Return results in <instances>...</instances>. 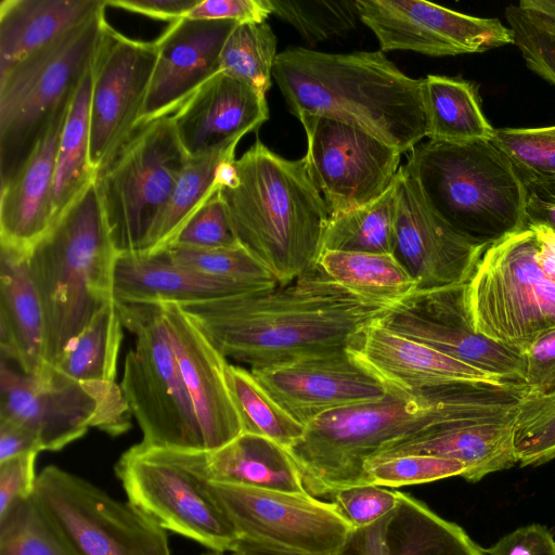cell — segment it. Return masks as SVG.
Masks as SVG:
<instances>
[{
	"instance_id": "7dc6e473",
	"label": "cell",
	"mask_w": 555,
	"mask_h": 555,
	"mask_svg": "<svg viewBox=\"0 0 555 555\" xmlns=\"http://www.w3.org/2000/svg\"><path fill=\"white\" fill-rule=\"evenodd\" d=\"M168 246L197 249L236 248L242 246L234 233L218 191L194 211Z\"/></svg>"
},
{
	"instance_id": "ee69618b",
	"label": "cell",
	"mask_w": 555,
	"mask_h": 555,
	"mask_svg": "<svg viewBox=\"0 0 555 555\" xmlns=\"http://www.w3.org/2000/svg\"><path fill=\"white\" fill-rule=\"evenodd\" d=\"M366 483L399 488L462 477L465 466L459 461L427 454L375 457L364 466Z\"/></svg>"
},
{
	"instance_id": "7bdbcfd3",
	"label": "cell",
	"mask_w": 555,
	"mask_h": 555,
	"mask_svg": "<svg viewBox=\"0 0 555 555\" xmlns=\"http://www.w3.org/2000/svg\"><path fill=\"white\" fill-rule=\"evenodd\" d=\"M514 451L520 466H539L555 459V391L520 400Z\"/></svg>"
},
{
	"instance_id": "f907efd6",
	"label": "cell",
	"mask_w": 555,
	"mask_h": 555,
	"mask_svg": "<svg viewBox=\"0 0 555 555\" xmlns=\"http://www.w3.org/2000/svg\"><path fill=\"white\" fill-rule=\"evenodd\" d=\"M38 453H25L0 463V515L16 501L35 493Z\"/></svg>"
},
{
	"instance_id": "94428289",
	"label": "cell",
	"mask_w": 555,
	"mask_h": 555,
	"mask_svg": "<svg viewBox=\"0 0 555 555\" xmlns=\"http://www.w3.org/2000/svg\"><path fill=\"white\" fill-rule=\"evenodd\" d=\"M232 555H261V554L249 548V547L240 545L236 551L232 552Z\"/></svg>"
},
{
	"instance_id": "f1b7e54d",
	"label": "cell",
	"mask_w": 555,
	"mask_h": 555,
	"mask_svg": "<svg viewBox=\"0 0 555 555\" xmlns=\"http://www.w3.org/2000/svg\"><path fill=\"white\" fill-rule=\"evenodd\" d=\"M255 291L260 289L189 269L177 262L166 248L118 255L114 267V300L121 304L185 305Z\"/></svg>"
},
{
	"instance_id": "d6986e66",
	"label": "cell",
	"mask_w": 555,
	"mask_h": 555,
	"mask_svg": "<svg viewBox=\"0 0 555 555\" xmlns=\"http://www.w3.org/2000/svg\"><path fill=\"white\" fill-rule=\"evenodd\" d=\"M357 7L360 21L384 52L447 56L514 44L513 30L498 18L472 16L423 0H357Z\"/></svg>"
},
{
	"instance_id": "484cf974",
	"label": "cell",
	"mask_w": 555,
	"mask_h": 555,
	"mask_svg": "<svg viewBox=\"0 0 555 555\" xmlns=\"http://www.w3.org/2000/svg\"><path fill=\"white\" fill-rule=\"evenodd\" d=\"M70 102L54 115L18 171L0 186L1 245L29 251L55 223V165Z\"/></svg>"
},
{
	"instance_id": "2e32d148",
	"label": "cell",
	"mask_w": 555,
	"mask_h": 555,
	"mask_svg": "<svg viewBox=\"0 0 555 555\" xmlns=\"http://www.w3.org/2000/svg\"><path fill=\"white\" fill-rule=\"evenodd\" d=\"M307 138L304 157L330 217L384 195L400 169L399 151L348 124L315 115L297 117Z\"/></svg>"
},
{
	"instance_id": "44dd1931",
	"label": "cell",
	"mask_w": 555,
	"mask_h": 555,
	"mask_svg": "<svg viewBox=\"0 0 555 555\" xmlns=\"http://www.w3.org/2000/svg\"><path fill=\"white\" fill-rule=\"evenodd\" d=\"M295 420L307 426L330 411L384 399L387 387L347 349L250 370Z\"/></svg>"
},
{
	"instance_id": "52a82bcc",
	"label": "cell",
	"mask_w": 555,
	"mask_h": 555,
	"mask_svg": "<svg viewBox=\"0 0 555 555\" xmlns=\"http://www.w3.org/2000/svg\"><path fill=\"white\" fill-rule=\"evenodd\" d=\"M105 9L0 74V184L23 166L91 66Z\"/></svg>"
},
{
	"instance_id": "f35d334b",
	"label": "cell",
	"mask_w": 555,
	"mask_h": 555,
	"mask_svg": "<svg viewBox=\"0 0 555 555\" xmlns=\"http://www.w3.org/2000/svg\"><path fill=\"white\" fill-rule=\"evenodd\" d=\"M0 555H78L36 494L0 515Z\"/></svg>"
},
{
	"instance_id": "f5cc1de1",
	"label": "cell",
	"mask_w": 555,
	"mask_h": 555,
	"mask_svg": "<svg viewBox=\"0 0 555 555\" xmlns=\"http://www.w3.org/2000/svg\"><path fill=\"white\" fill-rule=\"evenodd\" d=\"M486 555H555V538L552 530L540 524H531L505 534L493 545L485 548Z\"/></svg>"
},
{
	"instance_id": "836d02e7",
	"label": "cell",
	"mask_w": 555,
	"mask_h": 555,
	"mask_svg": "<svg viewBox=\"0 0 555 555\" xmlns=\"http://www.w3.org/2000/svg\"><path fill=\"white\" fill-rule=\"evenodd\" d=\"M91 90L90 66L75 91L60 139L53 183L55 221L94 181L89 157Z\"/></svg>"
},
{
	"instance_id": "8fae6325",
	"label": "cell",
	"mask_w": 555,
	"mask_h": 555,
	"mask_svg": "<svg viewBox=\"0 0 555 555\" xmlns=\"http://www.w3.org/2000/svg\"><path fill=\"white\" fill-rule=\"evenodd\" d=\"M131 416L116 382L76 380L50 364L29 375L1 358L0 418L30 430L42 451H59L90 428L119 436Z\"/></svg>"
},
{
	"instance_id": "4316f807",
	"label": "cell",
	"mask_w": 555,
	"mask_h": 555,
	"mask_svg": "<svg viewBox=\"0 0 555 555\" xmlns=\"http://www.w3.org/2000/svg\"><path fill=\"white\" fill-rule=\"evenodd\" d=\"M347 350L385 385L409 391L454 382L499 380L481 370L391 332L377 321L359 331Z\"/></svg>"
},
{
	"instance_id": "277c9868",
	"label": "cell",
	"mask_w": 555,
	"mask_h": 555,
	"mask_svg": "<svg viewBox=\"0 0 555 555\" xmlns=\"http://www.w3.org/2000/svg\"><path fill=\"white\" fill-rule=\"evenodd\" d=\"M117 256L93 181L27 256L44 315L48 364L114 300Z\"/></svg>"
},
{
	"instance_id": "ba28073f",
	"label": "cell",
	"mask_w": 555,
	"mask_h": 555,
	"mask_svg": "<svg viewBox=\"0 0 555 555\" xmlns=\"http://www.w3.org/2000/svg\"><path fill=\"white\" fill-rule=\"evenodd\" d=\"M115 304L122 326L134 337L125 357L120 388L141 428L140 443L150 449L204 451L162 304Z\"/></svg>"
},
{
	"instance_id": "ab89813d",
	"label": "cell",
	"mask_w": 555,
	"mask_h": 555,
	"mask_svg": "<svg viewBox=\"0 0 555 555\" xmlns=\"http://www.w3.org/2000/svg\"><path fill=\"white\" fill-rule=\"evenodd\" d=\"M276 56V37L269 24H237L222 48L220 72L266 95Z\"/></svg>"
},
{
	"instance_id": "83f0119b",
	"label": "cell",
	"mask_w": 555,
	"mask_h": 555,
	"mask_svg": "<svg viewBox=\"0 0 555 555\" xmlns=\"http://www.w3.org/2000/svg\"><path fill=\"white\" fill-rule=\"evenodd\" d=\"M150 450L205 481L308 493L299 467L288 450L256 434L242 433L229 443L211 451Z\"/></svg>"
},
{
	"instance_id": "6da1fadb",
	"label": "cell",
	"mask_w": 555,
	"mask_h": 555,
	"mask_svg": "<svg viewBox=\"0 0 555 555\" xmlns=\"http://www.w3.org/2000/svg\"><path fill=\"white\" fill-rule=\"evenodd\" d=\"M179 306L225 358L250 370L347 349L390 307L348 291L319 264L287 284Z\"/></svg>"
},
{
	"instance_id": "ffe728a7",
	"label": "cell",
	"mask_w": 555,
	"mask_h": 555,
	"mask_svg": "<svg viewBox=\"0 0 555 555\" xmlns=\"http://www.w3.org/2000/svg\"><path fill=\"white\" fill-rule=\"evenodd\" d=\"M393 190V255L415 279V292L467 283L486 247L473 243L443 220L403 166Z\"/></svg>"
},
{
	"instance_id": "680465c9",
	"label": "cell",
	"mask_w": 555,
	"mask_h": 555,
	"mask_svg": "<svg viewBox=\"0 0 555 555\" xmlns=\"http://www.w3.org/2000/svg\"><path fill=\"white\" fill-rule=\"evenodd\" d=\"M529 194L555 204V179L522 180Z\"/></svg>"
},
{
	"instance_id": "b9f144b4",
	"label": "cell",
	"mask_w": 555,
	"mask_h": 555,
	"mask_svg": "<svg viewBox=\"0 0 555 555\" xmlns=\"http://www.w3.org/2000/svg\"><path fill=\"white\" fill-rule=\"evenodd\" d=\"M166 249L177 262L215 279L257 289L280 284L272 272L243 246L219 249L167 246Z\"/></svg>"
},
{
	"instance_id": "f6af8a7d",
	"label": "cell",
	"mask_w": 555,
	"mask_h": 555,
	"mask_svg": "<svg viewBox=\"0 0 555 555\" xmlns=\"http://www.w3.org/2000/svg\"><path fill=\"white\" fill-rule=\"evenodd\" d=\"M493 141L508 155L521 180L555 179V126L495 129Z\"/></svg>"
},
{
	"instance_id": "816d5d0a",
	"label": "cell",
	"mask_w": 555,
	"mask_h": 555,
	"mask_svg": "<svg viewBox=\"0 0 555 555\" xmlns=\"http://www.w3.org/2000/svg\"><path fill=\"white\" fill-rule=\"evenodd\" d=\"M269 0H201L186 15L194 20H228L238 24L264 23Z\"/></svg>"
},
{
	"instance_id": "681fc988",
	"label": "cell",
	"mask_w": 555,
	"mask_h": 555,
	"mask_svg": "<svg viewBox=\"0 0 555 555\" xmlns=\"http://www.w3.org/2000/svg\"><path fill=\"white\" fill-rule=\"evenodd\" d=\"M529 396L555 391V326L539 334L524 350Z\"/></svg>"
},
{
	"instance_id": "4fadbf2b",
	"label": "cell",
	"mask_w": 555,
	"mask_h": 555,
	"mask_svg": "<svg viewBox=\"0 0 555 555\" xmlns=\"http://www.w3.org/2000/svg\"><path fill=\"white\" fill-rule=\"evenodd\" d=\"M240 545L280 555H337L354 527L331 501L207 481Z\"/></svg>"
},
{
	"instance_id": "9f6ffc18",
	"label": "cell",
	"mask_w": 555,
	"mask_h": 555,
	"mask_svg": "<svg viewBox=\"0 0 555 555\" xmlns=\"http://www.w3.org/2000/svg\"><path fill=\"white\" fill-rule=\"evenodd\" d=\"M537 237V262L544 275L555 282V231L544 224H530Z\"/></svg>"
},
{
	"instance_id": "5b68a950",
	"label": "cell",
	"mask_w": 555,
	"mask_h": 555,
	"mask_svg": "<svg viewBox=\"0 0 555 555\" xmlns=\"http://www.w3.org/2000/svg\"><path fill=\"white\" fill-rule=\"evenodd\" d=\"M403 168L431 208L479 246L527 228V188L493 140L420 142Z\"/></svg>"
},
{
	"instance_id": "ac0fdd59",
	"label": "cell",
	"mask_w": 555,
	"mask_h": 555,
	"mask_svg": "<svg viewBox=\"0 0 555 555\" xmlns=\"http://www.w3.org/2000/svg\"><path fill=\"white\" fill-rule=\"evenodd\" d=\"M156 59L155 42L129 38L104 22L91 63L89 157L94 171L140 125Z\"/></svg>"
},
{
	"instance_id": "e575fe53",
	"label": "cell",
	"mask_w": 555,
	"mask_h": 555,
	"mask_svg": "<svg viewBox=\"0 0 555 555\" xmlns=\"http://www.w3.org/2000/svg\"><path fill=\"white\" fill-rule=\"evenodd\" d=\"M236 145L189 156L142 253L167 247L194 211L218 191L219 171L225 162L235 159Z\"/></svg>"
},
{
	"instance_id": "6f0895ef",
	"label": "cell",
	"mask_w": 555,
	"mask_h": 555,
	"mask_svg": "<svg viewBox=\"0 0 555 555\" xmlns=\"http://www.w3.org/2000/svg\"><path fill=\"white\" fill-rule=\"evenodd\" d=\"M527 227L544 224L555 231V204L542 201L528 193Z\"/></svg>"
},
{
	"instance_id": "91938a15",
	"label": "cell",
	"mask_w": 555,
	"mask_h": 555,
	"mask_svg": "<svg viewBox=\"0 0 555 555\" xmlns=\"http://www.w3.org/2000/svg\"><path fill=\"white\" fill-rule=\"evenodd\" d=\"M517 4L526 11L555 23V0H521Z\"/></svg>"
},
{
	"instance_id": "7402d4cb",
	"label": "cell",
	"mask_w": 555,
	"mask_h": 555,
	"mask_svg": "<svg viewBox=\"0 0 555 555\" xmlns=\"http://www.w3.org/2000/svg\"><path fill=\"white\" fill-rule=\"evenodd\" d=\"M237 24L184 17L168 26L154 41L157 59L140 124L169 116L220 72L222 48Z\"/></svg>"
},
{
	"instance_id": "3957f363",
	"label": "cell",
	"mask_w": 555,
	"mask_h": 555,
	"mask_svg": "<svg viewBox=\"0 0 555 555\" xmlns=\"http://www.w3.org/2000/svg\"><path fill=\"white\" fill-rule=\"evenodd\" d=\"M217 183L240 244L280 284L318 264L330 215L304 158L286 159L257 140L222 165Z\"/></svg>"
},
{
	"instance_id": "7c38bea8",
	"label": "cell",
	"mask_w": 555,
	"mask_h": 555,
	"mask_svg": "<svg viewBox=\"0 0 555 555\" xmlns=\"http://www.w3.org/2000/svg\"><path fill=\"white\" fill-rule=\"evenodd\" d=\"M526 393L522 384L466 382L439 420L390 443L373 459L427 454L455 460L464 464L462 478L469 482L512 468L517 463L515 422Z\"/></svg>"
},
{
	"instance_id": "c3c4849f",
	"label": "cell",
	"mask_w": 555,
	"mask_h": 555,
	"mask_svg": "<svg viewBox=\"0 0 555 555\" xmlns=\"http://www.w3.org/2000/svg\"><path fill=\"white\" fill-rule=\"evenodd\" d=\"M400 492L371 483L357 485L334 491L326 501L333 502L354 528H361L393 509Z\"/></svg>"
},
{
	"instance_id": "9a60e30c",
	"label": "cell",
	"mask_w": 555,
	"mask_h": 555,
	"mask_svg": "<svg viewBox=\"0 0 555 555\" xmlns=\"http://www.w3.org/2000/svg\"><path fill=\"white\" fill-rule=\"evenodd\" d=\"M128 501L166 531L214 552H234L240 539L211 495L207 481L137 443L115 465Z\"/></svg>"
},
{
	"instance_id": "9c48e42d",
	"label": "cell",
	"mask_w": 555,
	"mask_h": 555,
	"mask_svg": "<svg viewBox=\"0 0 555 555\" xmlns=\"http://www.w3.org/2000/svg\"><path fill=\"white\" fill-rule=\"evenodd\" d=\"M188 158L169 115L140 124L95 171L118 255L144 250Z\"/></svg>"
},
{
	"instance_id": "1f68e13d",
	"label": "cell",
	"mask_w": 555,
	"mask_h": 555,
	"mask_svg": "<svg viewBox=\"0 0 555 555\" xmlns=\"http://www.w3.org/2000/svg\"><path fill=\"white\" fill-rule=\"evenodd\" d=\"M427 138L449 143L493 140L495 129L486 118L477 86L460 77L423 78Z\"/></svg>"
},
{
	"instance_id": "d6a6232c",
	"label": "cell",
	"mask_w": 555,
	"mask_h": 555,
	"mask_svg": "<svg viewBox=\"0 0 555 555\" xmlns=\"http://www.w3.org/2000/svg\"><path fill=\"white\" fill-rule=\"evenodd\" d=\"M318 264L348 291L389 306L417 287L415 279L393 254L324 250Z\"/></svg>"
},
{
	"instance_id": "d4e9b609",
	"label": "cell",
	"mask_w": 555,
	"mask_h": 555,
	"mask_svg": "<svg viewBox=\"0 0 555 555\" xmlns=\"http://www.w3.org/2000/svg\"><path fill=\"white\" fill-rule=\"evenodd\" d=\"M254 551L261 555H280ZM337 555H486V553L485 548L476 543L461 526L442 518L422 501L400 492L396 507L375 522L354 528Z\"/></svg>"
},
{
	"instance_id": "4dcf8cb0",
	"label": "cell",
	"mask_w": 555,
	"mask_h": 555,
	"mask_svg": "<svg viewBox=\"0 0 555 555\" xmlns=\"http://www.w3.org/2000/svg\"><path fill=\"white\" fill-rule=\"evenodd\" d=\"M105 8V0H2L0 74Z\"/></svg>"
},
{
	"instance_id": "603a6c76",
	"label": "cell",
	"mask_w": 555,
	"mask_h": 555,
	"mask_svg": "<svg viewBox=\"0 0 555 555\" xmlns=\"http://www.w3.org/2000/svg\"><path fill=\"white\" fill-rule=\"evenodd\" d=\"M183 382L201 426L204 451L223 447L243 429L228 387L227 358L178 304H162Z\"/></svg>"
},
{
	"instance_id": "60d3db41",
	"label": "cell",
	"mask_w": 555,
	"mask_h": 555,
	"mask_svg": "<svg viewBox=\"0 0 555 555\" xmlns=\"http://www.w3.org/2000/svg\"><path fill=\"white\" fill-rule=\"evenodd\" d=\"M271 14L289 23L310 44L340 37L360 21L357 0H269Z\"/></svg>"
},
{
	"instance_id": "74e56055",
	"label": "cell",
	"mask_w": 555,
	"mask_h": 555,
	"mask_svg": "<svg viewBox=\"0 0 555 555\" xmlns=\"http://www.w3.org/2000/svg\"><path fill=\"white\" fill-rule=\"evenodd\" d=\"M229 390L243 423V433L266 437L289 450L306 426L288 414L258 383L250 370L228 363Z\"/></svg>"
},
{
	"instance_id": "11a10c76",
	"label": "cell",
	"mask_w": 555,
	"mask_h": 555,
	"mask_svg": "<svg viewBox=\"0 0 555 555\" xmlns=\"http://www.w3.org/2000/svg\"><path fill=\"white\" fill-rule=\"evenodd\" d=\"M37 437L24 426L0 418V463L12 457L41 452Z\"/></svg>"
},
{
	"instance_id": "6125c7cd",
	"label": "cell",
	"mask_w": 555,
	"mask_h": 555,
	"mask_svg": "<svg viewBox=\"0 0 555 555\" xmlns=\"http://www.w3.org/2000/svg\"><path fill=\"white\" fill-rule=\"evenodd\" d=\"M204 555H223V553L211 551L210 553H206Z\"/></svg>"
},
{
	"instance_id": "30bf717a",
	"label": "cell",
	"mask_w": 555,
	"mask_h": 555,
	"mask_svg": "<svg viewBox=\"0 0 555 555\" xmlns=\"http://www.w3.org/2000/svg\"><path fill=\"white\" fill-rule=\"evenodd\" d=\"M537 250L530 228L512 233L486 248L466 283L475 330L521 352L555 326V282L539 267Z\"/></svg>"
},
{
	"instance_id": "f546056e",
	"label": "cell",
	"mask_w": 555,
	"mask_h": 555,
	"mask_svg": "<svg viewBox=\"0 0 555 555\" xmlns=\"http://www.w3.org/2000/svg\"><path fill=\"white\" fill-rule=\"evenodd\" d=\"M28 251L0 244L1 358L29 375L46 366V324Z\"/></svg>"
},
{
	"instance_id": "8d00e7d4",
	"label": "cell",
	"mask_w": 555,
	"mask_h": 555,
	"mask_svg": "<svg viewBox=\"0 0 555 555\" xmlns=\"http://www.w3.org/2000/svg\"><path fill=\"white\" fill-rule=\"evenodd\" d=\"M395 210L392 185L374 202L330 217L323 251L395 254Z\"/></svg>"
},
{
	"instance_id": "e0dca14e",
	"label": "cell",
	"mask_w": 555,
	"mask_h": 555,
	"mask_svg": "<svg viewBox=\"0 0 555 555\" xmlns=\"http://www.w3.org/2000/svg\"><path fill=\"white\" fill-rule=\"evenodd\" d=\"M377 323L501 382L525 385L524 353L475 330L467 305L466 283L414 292L388 307Z\"/></svg>"
},
{
	"instance_id": "8992f818",
	"label": "cell",
	"mask_w": 555,
	"mask_h": 555,
	"mask_svg": "<svg viewBox=\"0 0 555 555\" xmlns=\"http://www.w3.org/2000/svg\"><path fill=\"white\" fill-rule=\"evenodd\" d=\"M463 383L415 391L385 385L387 395L379 401L336 409L313 420L288 450L308 493L325 500L338 489L366 485V462L439 420Z\"/></svg>"
},
{
	"instance_id": "cb8c5ba5",
	"label": "cell",
	"mask_w": 555,
	"mask_h": 555,
	"mask_svg": "<svg viewBox=\"0 0 555 555\" xmlns=\"http://www.w3.org/2000/svg\"><path fill=\"white\" fill-rule=\"evenodd\" d=\"M268 118L266 95L223 72L203 83L171 115L189 156L238 143Z\"/></svg>"
},
{
	"instance_id": "bcb514c9",
	"label": "cell",
	"mask_w": 555,
	"mask_h": 555,
	"mask_svg": "<svg viewBox=\"0 0 555 555\" xmlns=\"http://www.w3.org/2000/svg\"><path fill=\"white\" fill-rule=\"evenodd\" d=\"M527 67L555 87V23L509 4L504 12Z\"/></svg>"
},
{
	"instance_id": "db71d44e",
	"label": "cell",
	"mask_w": 555,
	"mask_h": 555,
	"mask_svg": "<svg viewBox=\"0 0 555 555\" xmlns=\"http://www.w3.org/2000/svg\"><path fill=\"white\" fill-rule=\"evenodd\" d=\"M201 0H105L106 7L122 9L170 24L186 17Z\"/></svg>"
},
{
	"instance_id": "5bb4252c",
	"label": "cell",
	"mask_w": 555,
	"mask_h": 555,
	"mask_svg": "<svg viewBox=\"0 0 555 555\" xmlns=\"http://www.w3.org/2000/svg\"><path fill=\"white\" fill-rule=\"evenodd\" d=\"M35 494L78 555H171L152 518L55 465L39 473Z\"/></svg>"
},
{
	"instance_id": "d590c367",
	"label": "cell",
	"mask_w": 555,
	"mask_h": 555,
	"mask_svg": "<svg viewBox=\"0 0 555 555\" xmlns=\"http://www.w3.org/2000/svg\"><path fill=\"white\" fill-rule=\"evenodd\" d=\"M122 327L112 300L102 307L52 366L76 380L115 383Z\"/></svg>"
},
{
	"instance_id": "7a4b0ae2",
	"label": "cell",
	"mask_w": 555,
	"mask_h": 555,
	"mask_svg": "<svg viewBox=\"0 0 555 555\" xmlns=\"http://www.w3.org/2000/svg\"><path fill=\"white\" fill-rule=\"evenodd\" d=\"M272 78L296 117L348 124L402 154L427 138L423 78L405 75L380 51L288 48L278 54Z\"/></svg>"
}]
</instances>
